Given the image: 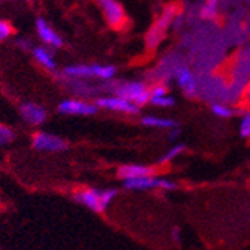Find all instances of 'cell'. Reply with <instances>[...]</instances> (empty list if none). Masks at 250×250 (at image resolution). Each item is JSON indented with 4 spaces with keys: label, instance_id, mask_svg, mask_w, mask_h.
Listing matches in <instances>:
<instances>
[{
    "label": "cell",
    "instance_id": "cell-13",
    "mask_svg": "<svg viewBox=\"0 0 250 250\" xmlns=\"http://www.w3.org/2000/svg\"><path fill=\"white\" fill-rule=\"evenodd\" d=\"M174 77L177 80V84L180 85L181 90H183L186 96L195 98L198 95V83L189 67H186V66L177 67L174 71Z\"/></svg>",
    "mask_w": 250,
    "mask_h": 250
},
{
    "label": "cell",
    "instance_id": "cell-25",
    "mask_svg": "<svg viewBox=\"0 0 250 250\" xmlns=\"http://www.w3.org/2000/svg\"><path fill=\"white\" fill-rule=\"evenodd\" d=\"M18 45H20V47H21L22 50H27V48H30V50H32V48H33L29 41H18Z\"/></svg>",
    "mask_w": 250,
    "mask_h": 250
},
{
    "label": "cell",
    "instance_id": "cell-23",
    "mask_svg": "<svg viewBox=\"0 0 250 250\" xmlns=\"http://www.w3.org/2000/svg\"><path fill=\"white\" fill-rule=\"evenodd\" d=\"M14 35V27L9 21L0 18V42L9 39Z\"/></svg>",
    "mask_w": 250,
    "mask_h": 250
},
{
    "label": "cell",
    "instance_id": "cell-18",
    "mask_svg": "<svg viewBox=\"0 0 250 250\" xmlns=\"http://www.w3.org/2000/svg\"><path fill=\"white\" fill-rule=\"evenodd\" d=\"M185 148H186V146H185V144H174L172 147H169V148L162 154V157H161V159H159V164L165 165V164L172 162L175 157H178L181 153L185 151Z\"/></svg>",
    "mask_w": 250,
    "mask_h": 250
},
{
    "label": "cell",
    "instance_id": "cell-24",
    "mask_svg": "<svg viewBox=\"0 0 250 250\" xmlns=\"http://www.w3.org/2000/svg\"><path fill=\"white\" fill-rule=\"evenodd\" d=\"M243 104H244L247 108H250V81H249V84L244 87V92H243Z\"/></svg>",
    "mask_w": 250,
    "mask_h": 250
},
{
    "label": "cell",
    "instance_id": "cell-6",
    "mask_svg": "<svg viewBox=\"0 0 250 250\" xmlns=\"http://www.w3.org/2000/svg\"><path fill=\"white\" fill-rule=\"evenodd\" d=\"M106 24L111 29L122 30L127 24V15L119 0H96Z\"/></svg>",
    "mask_w": 250,
    "mask_h": 250
},
{
    "label": "cell",
    "instance_id": "cell-3",
    "mask_svg": "<svg viewBox=\"0 0 250 250\" xmlns=\"http://www.w3.org/2000/svg\"><path fill=\"white\" fill-rule=\"evenodd\" d=\"M64 77H71V78H80V80H88V81H102L108 83L111 80H114L117 75L116 66L112 64H71L66 66L63 69Z\"/></svg>",
    "mask_w": 250,
    "mask_h": 250
},
{
    "label": "cell",
    "instance_id": "cell-9",
    "mask_svg": "<svg viewBox=\"0 0 250 250\" xmlns=\"http://www.w3.org/2000/svg\"><path fill=\"white\" fill-rule=\"evenodd\" d=\"M32 146L35 150L45 153H57L67 148V143L63 138L48 132H36L32 136Z\"/></svg>",
    "mask_w": 250,
    "mask_h": 250
},
{
    "label": "cell",
    "instance_id": "cell-22",
    "mask_svg": "<svg viewBox=\"0 0 250 250\" xmlns=\"http://www.w3.org/2000/svg\"><path fill=\"white\" fill-rule=\"evenodd\" d=\"M238 132H240V136L243 138L249 140L250 138V111L244 112L240 119V123H238Z\"/></svg>",
    "mask_w": 250,
    "mask_h": 250
},
{
    "label": "cell",
    "instance_id": "cell-11",
    "mask_svg": "<svg viewBox=\"0 0 250 250\" xmlns=\"http://www.w3.org/2000/svg\"><path fill=\"white\" fill-rule=\"evenodd\" d=\"M36 33L39 39L50 48H62L63 47V39L62 36L51 27V24L43 18L36 20Z\"/></svg>",
    "mask_w": 250,
    "mask_h": 250
},
{
    "label": "cell",
    "instance_id": "cell-12",
    "mask_svg": "<svg viewBox=\"0 0 250 250\" xmlns=\"http://www.w3.org/2000/svg\"><path fill=\"white\" fill-rule=\"evenodd\" d=\"M63 83L66 84L67 90L77 98H93L99 93L98 87L90 85L88 80H80V78H71V77H64L62 75Z\"/></svg>",
    "mask_w": 250,
    "mask_h": 250
},
{
    "label": "cell",
    "instance_id": "cell-17",
    "mask_svg": "<svg viewBox=\"0 0 250 250\" xmlns=\"http://www.w3.org/2000/svg\"><path fill=\"white\" fill-rule=\"evenodd\" d=\"M220 0H206L201 8V17L206 20H213L219 14Z\"/></svg>",
    "mask_w": 250,
    "mask_h": 250
},
{
    "label": "cell",
    "instance_id": "cell-7",
    "mask_svg": "<svg viewBox=\"0 0 250 250\" xmlns=\"http://www.w3.org/2000/svg\"><path fill=\"white\" fill-rule=\"evenodd\" d=\"M60 114L64 116H93L99 111V106L96 105V102H90L87 99H78L75 98H69V99H63L59 106H57Z\"/></svg>",
    "mask_w": 250,
    "mask_h": 250
},
{
    "label": "cell",
    "instance_id": "cell-4",
    "mask_svg": "<svg viewBox=\"0 0 250 250\" xmlns=\"http://www.w3.org/2000/svg\"><path fill=\"white\" fill-rule=\"evenodd\" d=\"M177 17V9L175 6H167L165 11L161 14L156 20V22L153 24V27L148 30L147 33V39H146V45L147 48H156L159 43H161L165 38L167 30L169 29V26L174 22V18Z\"/></svg>",
    "mask_w": 250,
    "mask_h": 250
},
{
    "label": "cell",
    "instance_id": "cell-20",
    "mask_svg": "<svg viewBox=\"0 0 250 250\" xmlns=\"http://www.w3.org/2000/svg\"><path fill=\"white\" fill-rule=\"evenodd\" d=\"M14 138H15L14 130L9 126L0 123V147H6L14 141Z\"/></svg>",
    "mask_w": 250,
    "mask_h": 250
},
{
    "label": "cell",
    "instance_id": "cell-5",
    "mask_svg": "<svg viewBox=\"0 0 250 250\" xmlns=\"http://www.w3.org/2000/svg\"><path fill=\"white\" fill-rule=\"evenodd\" d=\"M123 185L126 189L129 190H174L177 186L172 180L165 178V177H159L154 174H148L144 177H138V178H132V180H125Z\"/></svg>",
    "mask_w": 250,
    "mask_h": 250
},
{
    "label": "cell",
    "instance_id": "cell-21",
    "mask_svg": "<svg viewBox=\"0 0 250 250\" xmlns=\"http://www.w3.org/2000/svg\"><path fill=\"white\" fill-rule=\"evenodd\" d=\"M148 104H151V105H154V106H157V108H171V106L175 104V99H174L169 93H167V95H164V96L150 98V102H148Z\"/></svg>",
    "mask_w": 250,
    "mask_h": 250
},
{
    "label": "cell",
    "instance_id": "cell-26",
    "mask_svg": "<svg viewBox=\"0 0 250 250\" xmlns=\"http://www.w3.org/2000/svg\"><path fill=\"white\" fill-rule=\"evenodd\" d=\"M0 3H2V0H0Z\"/></svg>",
    "mask_w": 250,
    "mask_h": 250
},
{
    "label": "cell",
    "instance_id": "cell-16",
    "mask_svg": "<svg viewBox=\"0 0 250 250\" xmlns=\"http://www.w3.org/2000/svg\"><path fill=\"white\" fill-rule=\"evenodd\" d=\"M141 123L147 127H153V129H172L177 127V122L168 117H159V116H146L141 119Z\"/></svg>",
    "mask_w": 250,
    "mask_h": 250
},
{
    "label": "cell",
    "instance_id": "cell-10",
    "mask_svg": "<svg viewBox=\"0 0 250 250\" xmlns=\"http://www.w3.org/2000/svg\"><path fill=\"white\" fill-rule=\"evenodd\" d=\"M20 116L27 125L39 126L42 123H45V120L48 117V112L42 105H39L36 102H26L20 108Z\"/></svg>",
    "mask_w": 250,
    "mask_h": 250
},
{
    "label": "cell",
    "instance_id": "cell-19",
    "mask_svg": "<svg viewBox=\"0 0 250 250\" xmlns=\"http://www.w3.org/2000/svg\"><path fill=\"white\" fill-rule=\"evenodd\" d=\"M211 111H213V114L217 116L219 119H229L234 116V109L226 104H213Z\"/></svg>",
    "mask_w": 250,
    "mask_h": 250
},
{
    "label": "cell",
    "instance_id": "cell-15",
    "mask_svg": "<svg viewBox=\"0 0 250 250\" xmlns=\"http://www.w3.org/2000/svg\"><path fill=\"white\" fill-rule=\"evenodd\" d=\"M32 54H33V59L36 60V63L41 64L43 69L54 71L56 67H57L56 57H54L53 51L48 50L47 45H45V47H33L32 48Z\"/></svg>",
    "mask_w": 250,
    "mask_h": 250
},
{
    "label": "cell",
    "instance_id": "cell-2",
    "mask_svg": "<svg viewBox=\"0 0 250 250\" xmlns=\"http://www.w3.org/2000/svg\"><path fill=\"white\" fill-rule=\"evenodd\" d=\"M117 189H98V188H83L74 193V198L81 206L87 207L95 213H104L117 196Z\"/></svg>",
    "mask_w": 250,
    "mask_h": 250
},
{
    "label": "cell",
    "instance_id": "cell-8",
    "mask_svg": "<svg viewBox=\"0 0 250 250\" xmlns=\"http://www.w3.org/2000/svg\"><path fill=\"white\" fill-rule=\"evenodd\" d=\"M96 105L101 109L112 111V112H122V114H136L140 111V106H136L135 104L129 102L127 99L117 96V95H101L96 99Z\"/></svg>",
    "mask_w": 250,
    "mask_h": 250
},
{
    "label": "cell",
    "instance_id": "cell-1",
    "mask_svg": "<svg viewBox=\"0 0 250 250\" xmlns=\"http://www.w3.org/2000/svg\"><path fill=\"white\" fill-rule=\"evenodd\" d=\"M108 93L122 96L136 106H144L150 102V85L144 81H114L111 80L106 84Z\"/></svg>",
    "mask_w": 250,
    "mask_h": 250
},
{
    "label": "cell",
    "instance_id": "cell-14",
    "mask_svg": "<svg viewBox=\"0 0 250 250\" xmlns=\"http://www.w3.org/2000/svg\"><path fill=\"white\" fill-rule=\"evenodd\" d=\"M148 174H154V169L151 167L147 165H141V164H127L119 168L117 175L122 181L125 180H132V178H138V177H144Z\"/></svg>",
    "mask_w": 250,
    "mask_h": 250
}]
</instances>
